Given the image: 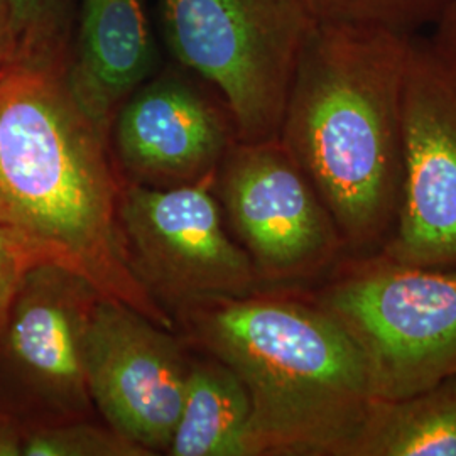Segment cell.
Returning a JSON list of instances; mask_svg holds the SVG:
<instances>
[{
  "mask_svg": "<svg viewBox=\"0 0 456 456\" xmlns=\"http://www.w3.org/2000/svg\"><path fill=\"white\" fill-rule=\"evenodd\" d=\"M120 178L109 134L73 97L63 69L16 66L0 78V225L46 264L169 330L171 314L122 244Z\"/></svg>",
  "mask_w": 456,
  "mask_h": 456,
  "instance_id": "6da1fadb",
  "label": "cell"
},
{
  "mask_svg": "<svg viewBox=\"0 0 456 456\" xmlns=\"http://www.w3.org/2000/svg\"><path fill=\"white\" fill-rule=\"evenodd\" d=\"M411 36L316 22L294 68L279 141L331 213L348 256L380 252L397 222Z\"/></svg>",
  "mask_w": 456,
  "mask_h": 456,
  "instance_id": "7a4b0ae2",
  "label": "cell"
},
{
  "mask_svg": "<svg viewBox=\"0 0 456 456\" xmlns=\"http://www.w3.org/2000/svg\"><path fill=\"white\" fill-rule=\"evenodd\" d=\"M250 401L247 456H352L375 397L359 346L311 296L254 291L176 308Z\"/></svg>",
  "mask_w": 456,
  "mask_h": 456,
  "instance_id": "3957f363",
  "label": "cell"
},
{
  "mask_svg": "<svg viewBox=\"0 0 456 456\" xmlns=\"http://www.w3.org/2000/svg\"><path fill=\"white\" fill-rule=\"evenodd\" d=\"M171 58L212 86L239 142L277 139L316 19L305 0H152Z\"/></svg>",
  "mask_w": 456,
  "mask_h": 456,
  "instance_id": "277c9868",
  "label": "cell"
},
{
  "mask_svg": "<svg viewBox=\"0 0 456 456\" xmlns=\"http://www.w3.org/2000/svg\"><path fill=\"white\" fill-rule=\"evenodd\" d=\"M311 294L359 346L375 399H403L456 375V267L377 252L348 256Z\"/></svg>",
  "mask_w": 456,
  "mask_h": 456,
  "instance_id": "5b68a950",
  "label": "cell"
},
{
  "mask_svg": "<svg viewBox=\"0 0 456 456\" xmlns=\"http://www.w3.org/2000/svg\"><path fill=\"white\" fill-rule=\"evenodd\" d=\"M215 188L261 284L311 281L348 257L331 213L279 137L237 141Z\"/></svg>",
  "mask_w": 456,
  "mask_h": 456,
  "instance_id": "8992f818",
  "label": "cell"
},
{
  "mask_svg": "<svg viewBox=\"0 0 456 456\" xmlns=\"http://www.w3.org/2000/svg\"><path fill=\"white\" fill-rule=\"evenodd\" d=\"M215 181L154 188L124 181L118 228L132 271L156 299L173 306L239 297L262 286L224 227Z\"/></svg>",
  "mask_w": 456,
  "mask_h": 456,
  "instance_id": "52a82bcc",
  "label": "cell"
},
{
  "mask_svg": "<svg viewBox=\"0 0 456 456\" xmlns=\"http://www.w3.org/2000/svg\"><path fill=\"white\" fill-rule=\"evenodd\" d=\"M403 137L401 207L380 254L412 265L456 267V65L433 36H411Z\"/></svg>",
  "mask_w": 456,
  "mask_h": 456,
  "instance_id": "ba28073f",
  "label": "cell"
},
{
  "mask_svg": "<svg viewBox=\"0 0 456 456\" xmlns=\"http://www.w3.org/2000/svg\"><path fill=\"white\" fill-rule=\"evenodd\" d=\"M98 297L85 279L54 264L26 274L0 331V370L12 394L4 411L26 423L88 418L85 340Z\"/></svg>",
  "mask_w": 456,
  "mask_h": 456,
  "instance_id": "9c48e42d",
  "label": "cell"
},
{
  "mask_svg": "<svg viewBox=\"0 0 456 456\" xmlns=\"http://www.w3.org/2000/svg\"><path fill=\"white\" fill-rule=\"evenodd\" d=\"M191 362L167 328L100 296L85 340L94 406L110 428L149 453L167 450L180 419Z\"/></svg>",
  "mask_w": 456,
  "mask_h": 456,
  "instance_id": "30bf717a",
  "label": "cell"
},
{
  "mask_svg": "<svg viewBox=\"0 0 456 456\" xmlns=\"http://www.w3.org/2000/svg\"><path fill=\"white\" fill-rule=\"evenodd\" d=\"M109 139L127 183L171 188L215 181L237 134L225 103L180 66L158 71L118 107Z\"/></svg>",
  "mask_w": 456,
  "mask_h": 456,
  "instance_id": "8fae6325",
  "label": "cell"
},
{
  "mask_svg": "<svg viewBox=\"0 0 456 456\" xmlns=\"http://www.w3.org/2000/svg\"><path fill=\"white\" fill-rule=\"evenodd\" d=\"M159 43L152 0H77L66 83L102 131L158 73Z\"/></svg>",
  "mask_w": 456,
  "mask_h": 456,
  "instance_id": "7c38bea8",
  "label": "cell"
},
{
  "mask_svg": "<svg viewBox=\"0 0 456 456\" xmlns=\"http://www.w3.org/2000/svg\"><path fill=\"white\" fill-rule=\"evenodd\" d=\"M250 401L242 380L220 360L191 362L180 419L166 453L247 456Z\"/></svg>",
  "mask_w": 456,
  "mask_h": 456,
  "instance_id": "4fadbf2b",
  "label": "cell"
},
{
  "mask_svg": "<svg viewBox=\"0 0 456 456\" xmlns=\"http://www.w3.org/2000/svg\"><path fill=\"white\" fill-rule=\"evenodd\" d=\"M352 456H456V375L403 399H375Z\"/></svg>",
  "mask_w": 456,
  "mask_h": 456,
  "instance_id": "5bb4252c",
  "label": "cell"
},
{
  "mask_svg": "<svg viewBox=\"0 0 456 456\" xmlns=\"http://www.w3.org/2000/svg\"><path fill=\"white\" fill-rule=\"evenodd\" d=\"M17 66L66 69L77 0H9Z\"/></svg>",
  "mask_w": 456,
  "mask_h": 456,
  "instance_id": "9a60e30c",
  "label": "cell"
},
{
  "mask_svg": "<svg viewBox=\"0 0 456 456\" xmlns=\"http://www.w3.org/2000/svg\"><path fill=\"white\" fill-rule=\"evenodd\" d=\"M318 22L372 26L419 34L433 28L452 0H305Z\"/></svg>",
  "mask_w": 456,
  "mask_h": 456,
  "instance_id": "2e32d148",
  "label": "cell"
},
{
  "mask_svg": "<svg viewBox=\"0 0 456 456\" xmlns=\"http://www.w3.org/2000/svg\"><path fill=\"white\" fill-rule=\"evenodd\" d=\"M146 455L151 453L114 428H102L86 419L24 424L22 456Z\"/></svg>",
  "mask_w": 456,
  "mask_h": 456,
  "instance_id": "e0dca14e",
  "label": "cell"
},
{
  "mask_svg": "<svg viewBox=\"0 0 456 456\" xmlns=\"http://www.w3.org/2000/svg\"><path fill=\"white\" fill-rule=\"evenodd\" d=\"M43 262L26 239L0 225V331L24 277L34 265Z\"/></svg>",
  "mask_w": 456,
  "mask_h": 456,
  "instance_id": "ac0fdd59",
  "label": "cell"
},
{
  "mask_svg": "<svg viewBox=\"0 0 456 456\" xmlns=\"http://www.w3.org/2000/svg\"><path fill=\"white\" fill-rule=\"evenodd\" d=\"M24 421L0 409V456H22Z\"/></svg>",
  "mask_w": 456,
  "mask_h": 456,
  "instance_id": "d6986e66",
  "label": "cell"
},
{
  "mask_svg": "<svg viewBox=\"0 0 456 456\" xmlns=\"http://www.w3.org/2000/svg\"><path fill=\"white\" fill-rule=\"evenodd\" d=\"M17 66L9 0H0V78Z\"/></svg>",
  "mask_w": 456,
  "mask_h": 456,
  "instance_id": "ffe728a7",
  "label": "cell"
},
{
  "mask_svg": "<svg viewBox=\"0 0 456 456\" xmlns=\"http://www.w3.org/2000/svg\"><path fill=\"white\" fill-rule=\"evenodd\" d=\"M431 36L456 65V0H452L444 9V12L433 26Z\"/></svg>",
  "mask_w": 456,
  "mask_h": 456,
  "instance_id": "44dd1931",
  "label": "cell"
}]
</instances>
